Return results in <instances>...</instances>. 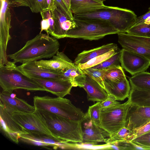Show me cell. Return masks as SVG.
<instances>
[{
  "mask_svg": "<svg viewBox=\"0 0 150 150\" xmlns=\"http://www.w3.org/2000/svg\"><path fill=\"white\" fill-rule=\"evenodd\" d=\"M108 94L106 99L100 102V104L102 109L110 107L120 103L117 101L114 96L110 94Z\"/></svg>",
  "mask_w": 150,
  "mask_h": 150,
  "instance_id": "cell-40",
  "label": "cell"
},
{
  "mask_svg": "<svg viewBox=\"0 0 150 150\" xmlns=\"http://www.w3.org/2000/svg\"><path fill=\"white\" fill-rule=\"evenodd\" d=\"M132 89L150 91V73L144 71L129 78Z\"/></svg>",
  "mask_w": 150,
  "mask_h": 150,
  "instance_id": "cell-26",
  "label": "cell"
},
{
  "mask_svg": "<svg viewBox=\"0 0 150 150\" xmlns=\"http://www.w3.org/2000/svg\"><path fill=\"white\" fill-rule=\"evenodd\" d=\"M55 1L57 8L68 18L73 20L74 18L72 13L64 0H55Z\"/></svg>",
  "mask_w": 150,
  "mask_h": 150,
  "instance_id": "cell-38",
  "label": "cell"
},
{
  "mask_svg": "<svg viewBox=\"0 0 150 150\" xmlns=\"http://www.w3.org/2000/svg\"><path fill=\"white\" fill-rule=\"evenodd\" d=\"M0 54H6L8 42L11 38L9 31L11 25V15L9 0H0Z\"/></svg>",
  "mask_w": 150,
  "mask_h": 150,
  "instance_id": "cell-11",
  "label": "cell"
},
{
  "mask_svg": "<svg viewBox=\"0 0 150 150\" xmlns=\"http://www.w3.org/2000/svg\"><path fill=\"white\" fill-rule=\"evenodd\" d=\"M121 66L132 76L145 71L150 66V61L137 53L122 49Z\"/></svg>",
  "mask_w": 150,
  "mask_h": 150,
  "instance_id": "cell-10",
  "label": "cell"
},
{
  "mask_svg": "<svg viewBox=\"0 0 150 150\" xmlns=\"http://www.w3.org/2000/svg\"><path fill=\"white\" fill-rule=\"evenodd\" d=\"M62 71L64 78L69 80L73 87H82L86 79V74L83 73L78 65L75 64Z\"/></svg>",
  "mask_w": 150,
  "mask_h": 150,
  "instance_id": "cell-25",
  "label": "cell"
},
{
  "mask_svg": "<svg viewBox=\"0 0 150 150\" xmlns=\"http://www.w3.org/2000/svg\"><path fill=\"white\" fill-rule=\"evenodd\" d=\"M118 49L116 44L110 43L91 50H84L78 54L74 63L77 65L84 64L93 58Z\"/></svg>",
  "mask_w": 150,
  "mask_h": 150,
  "instance_id": "cell-23",
  "label": "cell"
},
{
  "mask_svg": "<svg viewBox=\"0 0 150 150\" xmlns=\"http://www.w3.org/2000/svg\"><path fill=\"white\" fill-rule=\"evenodd\" d=\"M35 113L57 139L65 142H82L81 121L72 120L45 110H35Z\"/></svg>",
  "mask_w": 150,
  "mask_h": 150,
  "instance_id": "cell-2",
  "label": "cell"
},
{
  "mask_svg": "<svg viewBox=\"0 0 150 150\" xmlns=\"http://www.w3.org/2000/svg\"><path fill=\"white\" fill-rule=\"evenodd\" d=\"M150 121V107L131 104L127 115L125 127L134 131Z\"/></svg>",
  "mask_w": 150,
  "mask_h": 150,
  "instance_id": "cell-13",
  "label": "cell"
},
{
  "mask_svg": "<svg viewBox=\"0 0 150 150\" xmlns=\"http://www.w3.org/2000/svg\"><path fill=\"white\" fill-rule=\"evenodd\" d=\"M134 138V131L124 126L106 139L105 142L108 145L117 142L131 141Z\"/></svg>",
  "mask_w": 150,
  "mask_h": 150,
  "instance_id": "cell-28",
  "label": "cell"
},
{
  "mask_svg": "<svg viewBox=\"0 0 150 150\" xmlns=\"http://www.w3.org/2000/svg\"><path fill=\"white\" fill-rule=\"evenodd\" d=\"M131 141L145 150H150V132L137 137Z\"/></svg>",
  "mask_w": 150,
  "mask_h": 150,
  "instance_id": "cell-36",
  "label": "cell"
},
{
  "mask_svg": "<svg viewBox=\"0 0 150 150\" xmlns=\"http://www.w3.org/2000/svg\"><path fill=\"white\" fill-rule=\"evenodd\" d=\"M49 92L57 97L63 98L70 94L73 86L71 81L66 79H48L32 78Z\"/></svg>",
  "mask_w": 150,
  "mask_h": 150,
  "instance_id": "cell-18",
  "label": "cell"
},
{
  "mask_svg": "<svg viewBox=\"0 0 150 150\" xmlns=\"http://www.w3.org/2000/svg\"><path fill=\"white\" fill-rule=\"evenodd\" d=\"M121 52V50L118 49L116 52L109 58L99 64L90 68L102 69H107L120 65Z\"/></svg>",
  "mask_w": 150,
  "mask_h": 150,
  "instance_id": "cell-31",
  "label": "cell"
},
{
  "mask_svg": "<svg viewBox=\"0 0 150 150\" xmlns=\"http://www.w3.org/2000/svg\"><path fill=\"white\" fill-rule=\"evenodd\" d=\"M100 103V102H97L94 105L89 106L86 112L92 121L99 127L102 109Z\"/></svg>",
  "mask_w": 150,
  "mask_h": 150,
  "instance_id": "cell-35",
  "label": "cell"
},
{
  "mask_svg": "<svg viewBox=\"0 0 150 150\" xmlns=\"http://www.w3.org/2000/svg\"><path fill=\"white\" fill-rule=\"evenodd\" d=\"M17 67L23 74L32 78L65 79L63 76L62 71H56L39 67L36 64L35 61L28 62Z\"/></svg>",
  "mask_w": 150,
  "mask_h": 150,
  "instance_id": "cell-14",
  "label": "cell"
},
{
  "mask_svg": "<svg viewBox=\"0 0 150 150\" xmlns=\"http://www.w3.org/2000/svg\"><path fill=\"white\" fill-rule=\"evenodd\" d=\"M128 98L132 104L150 107V91L131 89Z\"/></svg>",
  "mask_w": 150,
  "mask_h": 150,
  "instance_id": "cell-27",
  "label": "cell"
},
{
  "mask_svg": "<svg viewBox=\"0 0 150 150\" xmlns=\"http://www.w3.org/2000/svg\"><path fill=\"white\" fill-rule=\"evenodd\" d=\"M104 84L107 94L114 96L116 100L123 101L129 97L131 88L126 77L119 82L104 81Z\"/></svg>",
  "mask_w": 150,
  "mask_h": 150,
  "instance_id": "cell-21",
  "label": "cell"
},
{
  "mask_svg": "<svg viewBox=\"0 0 150 150\" xmlns=\"http://www.w3.org/2000/svg\"><path fill=\"white\" fill-rule=\"evenodd\" d=\"M117 50H112L93 58L85 63L79 64L78 66L81 70L92 67L99 64L109 58L114 54Z\"/></svg>",
  "mask_w": 150,
  "mask_h": 150,
  "instance_id": "cell-33",
  "label": "cell"
},
{
  "mask_svg": "<svg viewBox=\"0 0 150 150\" xmlns=\"http://www.w3.org/2000/svg\"><path fill=\"white\" fill-rule=\"evenodd\" d=\"M10 93L3 91L1 93L0 100L6 110L12 115L15 113H33L35 110L33 106L24 100L15 96H10Z\"/></svg>",
  "mask_w": 150,
  "mask_h": 150,
  "instance_id": "cell-16",
  "label": "cell"
},
{
  "mask_svg": "<svg viewBox=\"0 0 150 150\" xmlns=\"http://www.w3.org/2000/svg\"><path fill=\"white\" fill-rule=\"evenodd\" d=\"M42 18L41 22V30L40 33L43 31L52 36L54 29V21L52 12L47 8L40 12Z\"/></svg>",
  "mask_w": 150,
  "mask_h": 150,
  "instance_id": "cell-29",
  "label": "cell"
},
{
  "mask_svg": "<svg viewBox=\"0 0 150 150\" xmlns=\"http://www.w3.org/2000/svg\"><path fill=\"white\" fill-rule=\"evenodd\" d=\"M74 18H97L108 21L119 33H127L136 23L137 16L133 11L117 7L105 6L88 12L74 14Z\"/></svg>",
  "mask_w": 150,
  "mask_h": 150,
  "instance_id": "cell-3",
  "label": "cell"
},
{
  "mask_svg": "<svg viewBox=\"0 0 150 150\" xmlns=\"http://www.w3.org/2000/svg\"><path fill=\"white\" fill-rule=\"evenodd\" d=\"M149 9V11L146 13L139 17H137V21L135 25L143 23L147 18L150 16V7Z\"/></svg>",
  "mask_w": 150,
  "mask_h": 150,
  "instance_id": "cell-43",
  "label": "cell"
},
{
  "mask_svg": "<svg viewBox=\"0 0 150 150\" xmlns=\"http://www.w3.org/2000/svg\"><path fill=\"white\" fill-rule=\"evenodd\" d=\"M48 4V8L52 12H53L57 8L55 0H47Z\"/></svg>",
  "mask_w": 150,
  "mask_h": 150,
  "instance_id": "cell-44",
  "label": "cell"
},
{
  "mask_svg": "<svg viewBox=\"0 0 150 150\" xmlns=\"http://www.w3.org/2000/svg\"><path fill=\"white\" fill-rule=\"evenodd\" d=\"M83 144L96 145L98 142H105V136L109 134L96 125L91 120L87 112L81 121Z\"/></svg>",
  "mask_w": 150,
  "mask_h": 150,
  "instance_id": "cell-12",
  "label": "cell"
},
{
  "mask_svg": "<svg viewBox=\"0 0 150 150\" xmlns=\"http://www.w3.org/2000/svg\"><path fill=\"white\" fill-rule=\"evenodd\" d=\"M121 65L107 69L104 81L119 82L125 78L126 76Z\"/></svg>",
  "mask_w": 150,
  "mask_h": 150,
  "instance_id": "cell-30",
  "label": "cell"
},
{
  "mask_svg": "<svg viewBox=\"0 0 150 150\" xmlns=\"http://www.w3.org/2000/svg\"><path fill=\"white\" fill-rule=\"evenodd\" d=\"M48 7L47 0H36L35 4L30 9L33 13H38L47 8Z\"/></svg>",
  "mask_w": 150,
  "mask_h": 150,
  "instance_id": "cell-41",
  "label": "cell"
},
{
  "mask_svg": "<svg viewBox=\"0 0 150 150\" xmlns=\"http://www.w3.org/2000/svg\"><path fill=\"white\" fill-rule=\"evenodd\" d=\"M107 69H98L88 68L81 70L83 73L96 81L104 89V78Z\"/></svg>",
  "mask_w": 150,
  "mask_h": 150,
  "instance_id": "cell-34",
  "label": "cell"
},
{
  "mask_svg": "<svg viewBox=\"0 0 150 150\" xmlns=\"http://www.w3.org/2000/svg\"><path fill=\"white\" fill-rule=\"evenodd\" d=\"M0 128L8 138L15 143L18 144L21 134L27 132L25 131L15 121L11 115L0 103Z\"/></svg>",
  "mask_w": 150,
  "mask_h": 150,
  "instance_id": "cell-15",
  "label": "cell"
},
{
  "mask_svg": "<svg viewBox=\"0 0 150 150\" xmlns=\"http://www.w3.org/2000/svg\"><path fill=\"white\" fill-rule=\"evenodd\" d=\"M59 46L57 39L47 33H40L21 49L7 57L15 63L36 61L52 57L59 52Z\"/></svg>",
  "mask_w": 150,
  "mask_h": 150,
  "instance_id": "cell-1",
  "label": "cell"
},
{
  "mask_svg": "<svg viewBox=\"0 0 150 150\" xmlns=\"http://www.w3.org/2000/svg\"><path fill=\"white\" fill-rule=\"evenodd\" d=\"M117 34L118 42L122 49L138 54L150 61V38L125 33Z\"/></svg>",
  "mask_w": 150,
  "mask_h": 150,
  "instance_id": "cell-9",
  "label": "cell"
},
{
  "mask_svg": "<svg viewBox=\"0 0 150 150\" xmlns=\"http://www.w3.org/2000/svg\"><path fill=\"white\" fill-rule=\"evenodd\" d=\"M11 116L15 121L25 131L28 133L47 135L57 139L53 136L44 122L35 112L15 113Z\"/></svg>",
  "mask_w": 150,
  "mask_h": 150,
  "instance_id": "cell-8",
  "label": "cell"
},
{
  "mask_svg": "<svg viewBox=\"0 0 150 150\" xmlns=\"http://www.w3.org/2000/svg\"><path fill=\"white\" fill-rule=\"evenodd\" d=\"M39 67L58 71H62L75 64L63 52H58L52 59L35 61Z\"/></svg>",
  "mask_w": 150,
  "mask_h": 150,
  "instance_id": "cell-19",
  "label": "cell"
},
{
  "mask_svg": "<svg viewBox=\"0 0 150 150\" xmlns=\"http://www.w3.org/2000/svg\"><path fill=\"white\" fill-rule=\"evenodd\" d=\"M134 131L135 138L150 132V121Z\"/></svg>",
  "mask_w": 150,
  "mask_h": 150,
  "instance_id": "cell-42",
  "label": "cell"
},
{
  "mask_svg": "<svg viewBox=\"0 0 150 150\" xmlns=\"http://www.w3.org/2000/svg\"><path fill=\"white\" fill-rule=\"evenodd\" d=\"M73 21L74 27L68 32L66 38L96 40L108 35L119 33L110 23L105 20L74 18Z\"/></svg>",
  "mask_w": 150,
  "mask_h": 150,
  "instance_id": "cell-4",
  "label": "cell"
},
{
  "mask_svg": "<svg viewBox=\"0 0 150 150\" xmlns=\"http://www.w3.org/2000/svg\"><path fill=\"white\" fill-rule=\"evenodd\" d=\"M103 2L97 0H70V9L72 13H85L101 8Z\"/></svg>",
  "mask_w": 150,
  "mask_h": 150,
  "instance_id": "cell-24",
  "label": "cell"
},
{
  "mask_svg": "<svg viewBox=\"0 0 150 150\" xmlns=\"http://www.w3.org/2000/svg\"><path fill=\"white\" fill-rule=\"evenodd\" d=\"M0 86L3 91L11 93L18 89L46 91L40 84L20 71L13 62L0 67Z\"/></svg>",
  "mask_w": 150,
  "mask_h": 150,
  "instance_id": "cell-5",
  "label": "cell"
},
{
  "mask_svg": "<svg viewBox=\"0 0 150 150\" xmlns=\"http://www.w3.org/2000/svg\"><path fill=\"white\" fill-rule=\"evenodd\" d=\"M109 149L115 150H135L134 145L131 141H124L110 144Z\"/></svg>",
  "mask_w": 150,
  "mask_h": 150,
  "instance_id": "cell-37",
  "label": "cell"
},
{
  "mask_svg": "<svg viewBox=\"0 0 150 150\" xmlns=\"http://www.w3.org/2000/svg\"><path fill=\"white\" fill-rule=\"evenodd\" d=\"M33 102L35 110H45L75 121H81L85 114L70 100L64 97L36 96L34 97Z\"/></svg>",
  "mask_w": 150,
  "mask_h": 150,
  "instance_id": "cell-6",
  "label": "cell"
},
{
  "mask_svg": "<svg viewBox=\"0 0 150 150\" xmlns=\"http://www.w3.org/2000/svg\"><path fill=\"white\" fill-rule=\"evenodd\" d=\"M35 1L36 0H9L11 7L26 6L30 9L34 6Z\"/></svg>",
  "mask_w": 150,
  "mask_h": 150,
  "instance_id": "cell-39",
  "label": "cell"
},
{
  "mask_svg": "<svg viewBox=\"0 0 150 150\" xmlns=\"http://www.w3.org/2000/svg\"><path fill=\"white\" fill-rule=\"evenodd\" d=\"M131 105L129 100L123 103L101 109L99 127L109 136L125 126L128 109Z\"/></svg>",
  "mask_w": 150,
  "mask_h": 150,
  "instance_id": "cell-7",
  "label": "cell"
},
{
  "mask_svg": "<svg viewBox=\"0 0 150 150\" xmlns=\"http://www.w3.org/2000/svg\"><path fill=\"white\" fill-rule=\"evenodd\" d=\"M129 34L150 38V23H142L132 26L127 32Z\"/></svg>",
  "mask_w": 150,
  "mask_h": 150,
  "instance_id": "cell-32",
  "label": "cell"
},
{
  "mask_svg": "<svg viewBox=\"0 0 150 150\" xmlns=\"http://www.w3.org/2000/svg\"><path fill=\"white\" fill-rule=\"evenodd\" d=\"M20 137L19 139L26 143L43 147L52 146L54 149H66L69 145L68 142L47 135L26 132L21 134Z\"/></svg>",
  "mask_w": 150,
  "mask_h": 150,
  "instance_id": "cell-17",
  "label": "cell"
},
{
  "mask_svg": "<svg viewBox=\"0 0 150 150\" xmlns=\"http://www.w3.org/2000/svg\"><path fill=\"white\" fill-rule=\"evenodd\" d=\"M86 76L82 88L87 93L88 100L101 102L105 100L108 94L104 89L89 76L86 74Z\"/></svg>",
  "mask_w": 150,
  "mask_h": 150,
  "instance_id": "cell-22",
  "label": "cell"
},
{
  "mask_svg": "<svg viewBox=\"0 0 150 150\" xmlns=\"http://www.w3.org/2000/svg\"><path fill=\"white\" fill-rule=\"evenodd\" d=\"M102 2H103L104 1H105V0H97Z\"/></svg>",
  "mask_w": 150,
  "mask_h": 150,
  "instance_id": "cell-46",
  "label": "cell"
},
{
  "mask_svg": "<svg viewBox=\"0 0 150 150\" xmlns=\"http://www.w3.org/2000/svg\"><path fill=\"white\" fill-rule=\"evenodd\" d=\"M142 23H144L147 24L150 23V16L147 18Z\"/></svg>",
  "mask_w": 150,
  "mask_h": 150,
  "instance_id": "cell-45",
  "label": "cell"
},
{
  "mask_svg": "<svg viewBox=\"0 0 150 150\" xmlns=\"http://www.w3.org/2000/svg\"><path fill=\"white\" fill-rule=\"evenodd\" d=\"M52 12L54 21L52 36L57 39L66 38L68 32L74 27L73 20L68 18L57 8Z\"/></svg>",
  "mask_w": 150,
  "mask_h": 150,
  "instance_id": "cell-20",
  "label": "cell"
}]
</instances>
